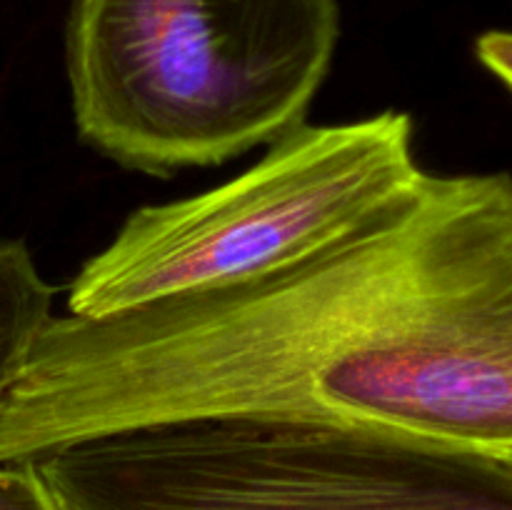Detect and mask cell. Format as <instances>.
<instances>
[{
	"mask_svg": "<svg viewBox=\"0 0 512 510\" xmlns=\"http://www.w3.org/2000/svg\"><path fill=\"white\" fill-rule=\"evenodd\" d=\"M423 173L405 110L335 125L305 120L228 183L135 208L80 265L65 308L98 318L280 268L363 225Z\"/></svg>",
	"mask_w": 512,
	"mask_h": 510,
	"instance_id": "cell-4",
	"label": "cell"
},
{
	"mask_svg": "<svg viewBox=\"0 0 512 510\" xmlns=\"http://www.w3.org/2000/svg\"><path fill=\"white\" fill-rule=\"evenodd\" d=\"M25 465L55 510H512V455L348 420H178Z\"/></svg>",
	"mask_w": 512,
	"mask_h": 510,
	"instance_id": "cell-3",
	"label": "cell"
},
{
	"mask_svg": "<svg viewBox=\"0 0 512 510\" xmlns=\"http://www.w3.org/2000/svg\"><path fill=\"white\" fill-rule=\"evenodd\" d=\"M55 288L25 240L0 243V403L18 378L40 330L53 318Z\"/></svg>",
	"mask_w": 512,
	"mask_h": 510,
	"instance_id": "cell-5",
	"label": "cell"
},
{
	"mask_svg": "<svg viewBox=\"0 0 512 510\" xmlns=\"http://www.w3.org/2000/svg\"><path fill=\"white\" fill-rule=\"evenodd\" d=\"M338 40L340 0H70L75 133L158 178L223 165L305 123Z\"/></svg>",
	"mask_w": 512,
	"mask_h": 510,
	"instance_id": "cell-2",
	"label": "cell"
},
{
	"mask_svg": "<svg viewBox=\"0 0 512 510\" xmlns=\"http://www.w3.org/2000/svg\"><path fill=\"white\" fill-rule=\"evenodd\" d=\"M388 425L512 455V178H423L335 243L118 313L53 315L0 465L195 418Z\"/></svg>",
	"mask_w": 512,
	"mask_h": 510,
	"instance_id": "cell-1",
	"label": "cell"
}]
</instances>
